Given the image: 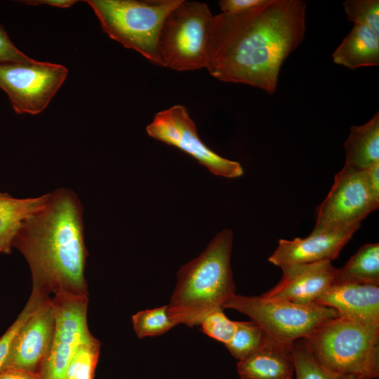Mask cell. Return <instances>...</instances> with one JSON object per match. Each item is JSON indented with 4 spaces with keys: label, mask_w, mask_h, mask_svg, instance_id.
<instances>
[{
    "label": "cell",
    "mask_w": 379,
    "mask_h": 379,
    "mask_svg": "<svg viewBox=\"0 0 379 379\" xmlns=\"http://www.w3.org/2000/svg\"><path fill=\"white\" fill-rule=\"evenodd\" d=\"M307 5L302 0H266L211 20L206 68L215 79L273 94L284 62L303 41Z\"/></svg>",
    "instance_id": "1"
},
{
    "label": "cell",
    "mask_w": 379,
    "mask_h": 379,
    "mask_svg": "<svg viewBox=\"0 0 379 379\" xmlns=\"http://www.w3.org/2000/svg\"><path fill=\"white\" fill-rule=\"evenodd\" d=\"M11 246L29 264L32 291L48 296L63 291L88 295L83 206L72 190L48 193L44 206L19 228Z\"/></svg>",
    "instance_id": "2"
},
{
    "label": "cell",
    "mask_w": 379,
    "mask_h": 379,
    "mask_svg": "<svg viewBox=\"0 0 379 379\" xmlns=\"http://www.w3.org/2000/svg\"><path fill=\"white\" fill-rule=\"evenodd\" d=\"M233 233H218L196 258L182 266L169 304L168 315L175 326L199 325L211 312L222 309L235 294L230 265Z\"/></svg>",
    "instance_id": "3"
},
{
    "label": "cell",
    "mask_w": 379,
    "mask_h": 379,
    "mask_svg": "<svg viewBox=\"0 0 379 379\" xmlns=\"http://www.w3.org/2000/svg\"><path fill=\"white\" fill-rule=\"evenodd\" d=\"M326 370L357 379L379 375V325L337 316L302 339Z\"/></svg>",
    "instance_id": "4"
},
{
    "label": "cell",
    "mask_w": 379,
    "mask_h": 379,
    "mask_svg": "<svg viewBox=\"0 0 379 379\" xmlns=\"http://www.w3.org/2000/svg\"><path fill=\"white\" fill-rule=\"evenodd\" d=\"M182 0H87L103 30L127 48L164 67L159 49L163 24Z\"/></svg>",
    "instance_id": "5"
},
{
    "label": "cell",
    "mask_w": 379,
    "mask_h": 379,
    "mask_svg": "<svg viewBox=\"0 0 379 379\" xmlns=\"http://www.w3.org/2000/svg\"><path fill=\"white\" fill-rule=\"evenodd\" d=\"M234 309L249 317L276 342L291 346L325 321L338 316L332 308L317 303L299 304L284 300L236 293L222 309Z\"/></svg>",
    "instance_id": "6"
},
{
    "label": "cell",
    "mask_w": 379,
    "mask_h": 379,
    "mask_svg": "<svg viewBox=\"0 0 379 379\" xmlns=\"http://www.w3.org/2000/svg\"><path fill=\"white\" fill-rule=\"evenodd\" d=\"M213 16L205 3L185 1L166 17L159 38L164 67L176 71L206 68Z\"/></svg>",
    "instance_id": "7"
},
{
    "label": "cell",
    "mask_w": 379,
    "mask_h": 379,
    "mask_svg": "<svg viewBox=\"0 0 379 379\" xmlns=\"http://www.w3.org/2000/svg\"><path fill=\"white\" fill-rule=\"evenodd\" d=\"M67 69L61 65L39 62L0 63V88L18 114H36L49 104L65 81Z\"/></svg>",
    "instance_id": "8"
},
{
    "label": "cell",
    "mask_w": 379,
    "mask_h": 379,
    "mask_svg": "<svg viewBox=\"0 0 379 379\" xmlns=\"http://www.w3.org/2000/svg\"><path fill=\"white\" fill-rule=\"evenodd\" d=\"M379 197L372 190L367 170L344 166L334 178L331 189L317 208L313 231L360 226L361 221L378 209Z\"/></svg>",
    "instance_id": "9"
},
{
    "label": "cell",
    "mask_w": 379,
    "mask_h": 379,
    "mask_svg": "<svg viewBox=\"0 0 379 379\" xmlns=\"http://www.w3.org/2000/svg\"><path fill=\"white\" fill-rule=\"evenodd\" d=\"M146 131L153 139L187 153L215 175L235 178L244 173L239 162L220 156L201 141L184 105H175L157 112Z\"/></svg>",
    "instance_id": "10"
},
{
    "label": "cell",
    "mask_w": 379,
    "mask_h": 379,
    "mask_svg": "<svg viewBox=\"0 0 379 379\" xmlns=\"http://www.w3.org/2000/svg\"><path fill=\"white\" fill-rule=\"evenodd\" d=\"M52 298L53 338L39 372L41 379H66L68 365L78 345L92 336L87 323L88 295L59 292Z\"/></svg>",
    "instance_id": "11"
},
{
    "label": "cell",
    "mask_w": 379,
    "mask_h": 379,
    "mask_svg": "<svg viewBox=\"0 0 379 379\" xmlns=\"http://www.w3.org/2000/svg\"><path fill=\"white\" fill-rule=\"evenodd\" d=\"M54 328L52 298L43 295L16 334L1 371L13 368L39 373L51 346Z\"/></svg>",
    "instance_id": "12"
},
{
    "label": "cell",
    "mask_w": 379,
    "mask_h": 379,
    "mask_svg": "<svg viewBox=\"0 0 379 379\" xmlns=\"http://www.w3.org/2000/svg\"><path fill=\"white\" fill-rule=\"evenodd\" d=\"M360 226L314 232L305 238L280 239L268 260L284 268L296 265L332 261Z\"/></svg>",
    "instance_id": "13"
},
{
    "label": "cell",
    "mask_w": 379,
    "mask_h": 379,
    "mask_svg": "<svg viewBox=\"0 0 379 379\" xmlns=\"http://www.w3.org/2000/svg\"><path fill=\"white\" fill-rule=\"evenodd\" d=\"M281 270L283 274L277 284L261 295L299 304L315 303L334 283L337 272L329 260Z\"/></svg>",
    "instance_id": "14"
},
{
    "label": "cell",
    "mask_w": 379,
    "mask_h": 379,
    "mask_svg": "<svg viewBox=\"0 0 379 379\" xmlns=\"http://www.w3.org/2000/svg\"><path fill=\"white\" fill-rule=\"evenodd\" d=\"M315 303L333 309L339 317L379 325V285L333 283Z\"/></svg>",
    "instance_id": "15"
},
{
    "label": "cell",
    "mask_w": 379,
    "mask_h": 379,
    "mask_svg": "<svg viewBox=\"0 0 379 379\" xmlns=\"http://www.w3.org/2000/svg\"><path fill=\"white\" fill-rule=\"evenodd\" d=\"M291 348L267 335L260 349L238 361L240 379H291L295 368Z\"/></svg>",
    "instance_id": "16"
},
{
    "label": "cell",
    "mask_w": 379,
    "mask_h": 379,
    "mask_svg": "<svg viewBox=\"0 0 379 379\" xmlns=\"http://www.w3.org/2000/svg\"><path fill=\"white\" fill-rule=\"evenodd\" d=\"M333 62L350 69L379 65V36L366 26L354 25L333 53Z\"/></svg>",
    "instance_id": "17"
},
{
    "label": "cell",
    "mask_w": 379,
    "mask_h": 379,
    "mask_svg": "<svg viewBox=\"0 0 379 379\" xmlns=\"http://www.w3.org/2000/svg\"><path fill=\"white\" fill-rule=\"evenodd\" d=\"M345 149V166L366 171L379 163V112L367 123L352 126Z\"/></svg>",
    "instance_id": "18"
},
{
    "label": "cell",
    "mask_w": 379,
    "mask_h": 379,
    "mask_svg": "<svg viewBox=\"0 0 379 379\" xmlns=\"http://www.w3.org/2000/svg\"><path fill=\"white\" fill-rule=\"evenodd\" d=\"M48 193L32 198L19 199L0 192V252L10 253L12 241L24 221L41 209Z\"/></svg>",
    "instance_id": "19"
},
{
    "label": "cell",
    "mask_w": 379,
    "mask_h": 379,
    "mask_svg": "<svg viewBox=\"0 0 379 379\" xmlns=\"http://www.w3.org/2000/svg\"><path fill=\"white\" fill-rule=\"evenodd\" d=\"M364 283L379 285V244L361 246L347 263L337 269L334 283Z\"/></svg>",
    "instance_id": "20"
},
{
    "label": "cell",
    "mask_w": 379,
    "mask_h": 379,
    "mask_svg": "<svg viewBox=\"0 0 379 379\" xmlns=\"http://www.w3.org/2000/svg\"><path fill=\"white\" fill-rule=\"evenodd\" d=\"M267 335L254 321H236V331L225 347L237 360L256 352L265 343Z\"/></svg>",
    "instance_id": "21"
},
{
    "label": "cell",
    "mask_w": 379,
    "mask_h": 379,
    "mask_svg": "<svg viewBox=\"0 0 379 379\" xmlns=\"http://www.w3.org/2000/svg\"><path fill=\"white\" fill-rule=\"evenodd\" d=\"M100 347V342L93 335L80 343L70 359L66 379H94Z\"/></svg>",
    "instance_id": "22"
},
{
    "label": "cell",
    "mask_w": 379,
    "mask_h": 379,
    "mask_svg": "<svg viewBox=\"0 0 379 379\" xmlns=\"http://www.w3.org/2000/svg\"><path fill=\"white\" fill-rule=\"evenodd\" d=\"M295 379H357L333 373L324 368L314 357L302 339L291 345Z\"/></svg>",
    "instance_id": "23"
},
{
    "label": "cell",
    "mask_w": 379,
    "mask_h": 379,
    "mask_svg": "<svg viewBox=\"0 0 379 379\" xmlns=\"http://www.w3.org/2000/svg\"><path fill=\"white\" fill-rule=\"evenodd\" d=\"M134 331L139 338L158 336L175 326L167 312V305L138 312L132 316Z\"/></svg>",
    "instance_id": "24"
},
{
    "label": "cell",
    "mask_w": 379,
    "mask_h": 379,
    "mask_svg": "<svg viewBox=\"0 0 379 379\" xmlns=\"http://www.w3.org/2000/svg\"><path fill=\"white\" fill-rule=\"evenodd\" d=\"M343 6L349 21L366 26L379 36L378 0H347Z\"/></svg>",
    "instance_id": "25"
},
{
    "label": "cell",
    "mask_w": 379,
    "mask_h": 379,
    "mask_svg": "<svg viewBox=\"0 0 379 379\" xmlns=\"http://www.w3.org/2000/svg\"><path fill=\"white\" fill-rule=\"evenodd\" d=\"M44 295L39 292L32 291L31 295L22 311L15 321L0 338V371L4 364L11 348L13 340L21 326L36 308Z\"/></svg>",
    "instance_id": "26"
},
{
    "label": "cell",
    "mask_w": 379,
    "mask_h": 379,
    "mask_svg": "<svg viewBox=\"0 0 379 379\" xmlns=\"http://www.w3.org/2000/svg\"><path fill=\"white\" fill-rule=\"evenodd\" d=\"M200 325L202 332L225 345L231 340L236 331V321L229 319L223 309L207 315Z\"/></svg>",
    "instance_id": "27"
},
{
    "label": "cell",
    "mask_w": 379,
    "mask_h": 379,
    "mask_svg": "<svg viewBox=\"0 0 379 379\" xmlns=\"http://www.w3.org/2000/svg\"><path fill=\"white\" fill-rule=\"evenodd\" d=\"M32 58L21 52L9 39L4 27L0 24V63L20 62Z\"/></svg>",
    "instance_id": "28"
},
{
    "label": "cell",
    "mask_w": 379,
    "mask_h": 379,
    "mask_svg": "<svg viewBox=\"0 0 379 379\" xmlns=\"http://www.w3.org/2000/svg\"><path fill=\"white\" fill-rule=\"evenodd\" d=\"M266 0H220L219 6L223 13H237L263 4Z\"/></svg>",
    "instance_id": "29"
},
{
    "label": "cell",
    "mask_w": 379,
    "mask_h": 379,
    "mask_svg": "<svg viewBox=\"0 0 379 379\" xmlns=\"http://www.w3.org/2000/svg\"><path fill=\"white\" fill-rule=\"evenodd\" d=\"M0 379H41L39 373L18 368L0 371Z\"/></svg>",
    "instance_id": "30"
},
{
    "label": "cell",
    "mask_w": 379,
    "mask_h": 379,
    "mask_svg": "<svg viewBox=\"0 0 379 379\" xmlns=\"http://www.w3.org/2000/svg\"><path fill=\"white\" fill-rule=\"evenodd\" d=\"M20 2L29 6H37L40 4H46L52 6L60 8H69L74 5L77 1L75 0H27L21 1Z\"/></svg>",
    "instance_id": "31"
},
{
    "label": "cell",
    "mask_w": 379,
    "mask_h": 379,
    "mask_svg": "<svg viewBox=\"0 0 379 379\" xmlns=\"http://www.w3.org/2000/svg\"><path fill=\"white\" fill-rule=\"evenodd\" d=\"M367 174L372 190L379 197V163L367 169Z\"/></svg>",
    "instance_id": "32"
}]
</instances>
